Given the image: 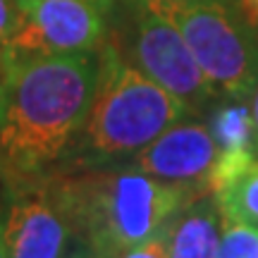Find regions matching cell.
I'll return each instance as SVG.
<instances>
[{
    "label": "cell",
    "instance_id": "obj_2",
    "mask_svg": "<svg viewBox=\"0 0 258 258\" xmlns=\"http://www.w3.org/2000/svg\"><path fill=\"white\" fill-rule=\"evenodd\" d=\"M70 222L72 241L103 258H120L124 251L156 237L191 201L182 186L122 167H77L41 179Z\"/></svg>",
    "mask_w": 258,
    "mask_h": 258
},
{
    "label": "cell",
    "instance_id": "obj_10",
    "mask_svg": "<svg viewBox=\"0 0 258 258\" xmlns=\"http://www.w3.org/2000/svg\"><path fill=\"white\" fill-rule=\"evenodd\" d=\"M213 196L218 199L225 220L258 227V158L227 179Z\"/></svg>",
    "mask_w": 258,
    "mask_h": 258
},
{
    "label": "cell",
    "instance_id": "obj_15",
    "mask_svg": "<svg viewBox=\"0 0 258 258\" xmlns=\"http://www.w3.org/2000/svg\"><path fill=\"white\" fill-rule=\"evenodd\" d=\"M241 17L249 22V27L258 34V0H237Z\"/></svg>",
    "mask_w": 258,
    "mask_h": 258
},
{
    "label": "cell",
    "instance_id": "obj_4",
    "mask_svg": "<svg viewBox=\"0 0 258 258\" xmlns=\"http://www.w3.org/2000/svg\"><path fill=\"white\" fill-rule=\"evenodd\" d=\"M167 17L191 48L215 91L249 101L258 86V34L237 0H146Z\"/></svg>",
    "mask_w": 258,
    "mask_h": 258
},
{
    "label": "cell",
    "instance_id": "obj_20",
    "mask_svg": "<svg viewBox=\"0 0 258 258\" xmlns=\"http://www.w3.org/2000/svg\"><path fill=\"white\" fill-rule=\"evenodd\" d=\"M0 258H8V249H5V241H3V230H0Z\"/></svg>",
    "mask_w": 258,
    "mask_h": 258
},
{
    "label": "cell",
    "instance_id": "obj_16",
    "mask_svg": "<svg viewBox=\"0 0 258 258\" xmlns=\"http://www.w3.org/2000/svg\"><path fill=\"white\" fill-rule=\"evenodd\" d=\"M64 258H103V256H98V253H93L91 249H86V246H82V244L72 241V246L67 249Z\"/></svg>",
    "mask_w": 258,
    "mask_h": 258
},
{
    "label": "cell",
    "instance_id": "obj_18",
    "mask_svg": "<svg viewBox=\"0 0 258 258\" xmlns=\"http://www.w3.org/2000/svg\"><path fill=\"white\" fill-rule=\"evenodd\" d=\"M10 60H12V55L5 50V46H0V79H3V74H5V70H8Z\"/></svg>",
    "mask_w": 258,
    "mask_h": 258
},
{
    "label": "cell",
    "instance_id": "obj_3",
    "mask_svg": "<svg viewBox=\"0 0 258 258\" xmlns=\"http://www.w3.org/2000/svg\"><path fill=\"white\" fill-rule=\"evenodd\" d=\"M189 115L194 112L184 101L134 67L108 38L101 46V72L91 110L67 163L101 167L132 160Z\"/></svg>",
    "mask_w": 258,
    "mask_h": 258
},
{
    "label": "cell",
    "instance_id": "obj_9",
    "mask_svg": "<svg viewBox=\"0 0 258 258\" xmlns=\"http://www.w3.org/2000/svg\"><path fill=\"white\" fill-rule=\"evenodd\" d=\"M222 237L218 199L206 194L179 213L170 227V258H215Z\"/></svg>",
    "mask_w": 258,
    "mask_h": 258
},
{
    "label": "cell",
    "instance_id": "obj_12",
    "mask_svg": "<svg viewBox=\"0 0 258 258\" xmlns=\"http://www.w3.org/2000/svg\"><path fill=\"white\" fill-rule=\"evenodd\" d=\"M215 258H258V227L222 218V237Z\"/></svg>",
    "mask_w": 258,
    "mask_h": 258
},
{
    "label": "cell",
    "instance_id": "obj_17",
    "mask_svg": "<svg viewBox=\"0 0 258 258\" xmlns=\"http://www.w3.org/2000/svg\"><path fill=\"white\" fill-rule=\"evenodd\" d=\"M251 112H253V129H256V158H258V86L251 96Z\"/></svg>",
    "mask_w": 258,
    "mask_h": 258
},
{
    "label": "cell",
    "instance_id": "obj_14",
    "mask_svg": "<svg viewBox=\"0 0 258 258\" xmlns=\"http://www.w3.org/2000/svg\"><path fill=\"white\" fill-rule=\"evenodd\" d=\"M17 0H0V46H5L17 27Z\"/></svg>",
    "mask_w": 258,
    "mask_h": 258
},
{
    "label": "cell",
    "instance_id": "obj_13",
    "mask_svg": "<svg viewBox=\"0 0 258 258\" xmlns=\"http://www.w3.org/2000/svg\"><path fill=\"white\" fill-rule=\"evenodd\" d=\"M172 222L167 227H163L156 237H151L148 241L139 244L134 249L124 251L120 258H170V227H172Z\"/></svg>",
    "mask_w": 258,
    "mask_h": 258
},
{
    "label": "cell",
    "instance_id": "obj_8",
    "mask_svg": "<svg viewBox=\"0 0 258 258\" xmlns=\"http://www.w3.org/2000/svg\"><path fill=\"white\" fill-rule=\"evenodd\" d=\"M0 225L8 258H64L72 246L70 222L50 199L43 182L12 189Z\"/></svg>",
    "mask_w": 258,
    "mask_h": 258
},
{
    "label": "cell",
    "instance_id": "obj_5",
    "mask_svg": "<svg viewBox=\"0 0 258 258\" xmlns=\"http://www.w3.org/2000/svg\"><path fill=\"white\" fill-rule=\"evenodd\" d=\"M110 41L134 67L184 101L194 115L218 96L179 29L146 0H124L122 36Z\"/></svg>",
    "mask_w": 258,
    "mask_h": 258
},
{
    "label": "cell",
    "instance_id": "obj_19",
    "mask_svg": "<svg viewBox=\"0 0 258 258\" xmlns=\"http://www.w3.org/2000/svg\"><path fill=\"white\" fill-rule=\"evenodd\" d=\"M91 3H96V5H101V8H105L108 12H110V10L115 8V3H117V0H91Z\"/></svg>",
    "mask_w": 258,
    "mask_h": 258
},
{
    "label": "cell",
    "instance_id": "obj_1",
    "mask_svg": "<svg viewBox=\"0 0 258 258\" xmlns=\"http://www.w3.org/2000/svg\"><path fill=\"white\" fill-rule=\"evenodd\" d=\"M98 72L101 50L10 60L0 79V184L12 191L67 163Z\"/></svg>",
    "mask_w": 258,
    "mask_h": 258
},
{
    "label": "cell",
    "instance_id": "obj_7",
    "mask_svg": "<svg viewBox=\"0 0 258 258\" xmlns=\"http://www.w3.org/2000/svg\"><path fill=\"white\" fill-rule=\"evenodd\" d=\"M218 156L220 148L208 124L189 115L139 151L127 165L167 184L182 186L194 199H201L211 194V177Z\"/></svg>",
    "mask_w": 258,
    "mask_h": 258
},
{
    "label": "cell",
    "instance_id": "obj_11",
    "mask_svg": "<svg viewBox=\"0 0 258 258\" xmlns=\"http://www.w3.org/2000/svg\"><path fill=\"white\" fill-rule=\"evenodd\" d=\"M208 129L220 151L249 148L256 153L253 112H251V103H246L244 98H230V103L215 108L211 122H208Z\"/></svg>",
    "mask_w": 258,
    "mask_h": 258
},
{
    "label": "cell",
    "instance_id": "obj_6",
    "mask_svg": "<svg viewBox=\"0 0 258 258\" xmlns=\"http://www.w3.org/2000/svg\"><path fill=\"white\" fill-rule=\"evenodd\" d=\"M17 27L5 43L12 57L101 50L108 10L91 0H17Z\"/></svg>",
    "mask_w": 258,
    "mask_h": 258
}]
</instances>
